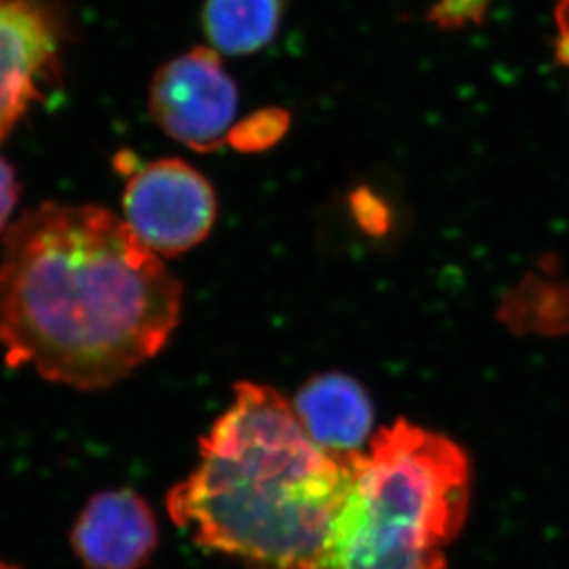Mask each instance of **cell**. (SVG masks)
<instances>
[{
    "instance_id": "cell-1",
    "label": "cell",
    "mask_w": 569,
    "mask_h": 569,
    "mask_svg": "<svg viewBox=\"0 0 569 569\" xmlns=\"http://www.w3.org/2000/svg\"><path fill=\"white\" fill-rule=\"evenodd\" d=\"M181 307L176 274L109 210L44 203L6 229L0 347L11 369L106 389L164 349Z\"/></svg>"
},
{
    "instance_id": "cell-2",
    "label": "cell",
    "mask_w": 569,
    "mask_h": 569,
    "mask_svg": "<svg viewBox=\"0 0 569 569\" xmlns=\"http://www.w3.org/2000/svg\"><path fill=\"white\" fill-rule=\"evenodd\" d=\"M349 456L319 448L273 387L240 381L198 467L168 492V515L243 569H322Z\"/></svg>"
},
{
    "instance_id": "cell-3",
    "label": "cell",
    "mask_w": 569,
    "mask_h": 569,
    "mask_svg": "<svg viewBox=\"0 0 569 569\" xmlns=\"http://www.w3.org/2000/svg\"><path fill=\"white\" fill-rule=\"evenodd\" d=\"M470 500V468L450 439L397 422L349 456L322 569H446Z\"/></svg>"
},
{
    "instance_id": "cell-4",
    "label": "cell",
    "mask_w": 569,
    "mask_h": 569,
    "mask_svg": "<svg viewBox=\"0 0 569 569\" xmlns=\"http://www.w3.org/2000/svg\"><path fill=\"white\" fill-rule=\"evenodd\" d=\"M122 207L134 237L159 257H179L199 246L218 214L209 179L179 159H159L133 172Z\"/></svg>"
},
{
    "instance_id": "cell-5",
    "label": "cell",
    "mask_w": 569,
    "mask_h": 569,
    "mask_svg": "<svg viewBox=\"0 0 569 569\" xmlns=\"http://www.w3.org/2000/svg\"><path fill=\"white\" fill-rule=\"evenodd\" d=\"M237 113V83L212 47L173 58L151 81V119L192 150L212 151L226 144Z\"/></svg>"
},
{
    "instance_id": "cell-6",
    "label": "cell",
    "mask_w": 569,
    "mask_h": 569,
    "mask_svg": "<svg viewBox=\"0 0 569 569\" xmlns=\"http://www.w3.org/2000/svg\"><path fill=\"white\" fill-rule=\"evenodd\" d=\"M67 39L56 0H0V142L58 83Z\"/></svg>"
},
{
    "instance_id": "cell-7",
    "label": "cell",
    "mask_w": 569,
    "mask_h": 569,
    "mask_svg": "<svg viewBox=\"0 0 569 569\" xmlns=\"http://www.w3.org/2000/svg\"><path fill=\"white\" fill-rule=\"evenodd\" d=\"M70 546L86 569H140L159 548V526L139 492L103 490L81 510Z\"/></svg>"
},
{
    "instance_id": "cell-8",
    "label": "cell",
    "mask_w": 569,
    "mask_h": 569,
    "mask_svg": "<svg viewBox=\"0 0 569 569\" xmlns=\"http://www.w3.org/2000/svg\"><path fill=\"white\" fill-rule=\"evenodd\" d=\"M293 409L308 437L333 456L360 451L371 431V400L358 381L341 372H328L305 383Z\"/></svg>"
},
{
    "instance_id": "cell-9",
    "label": "cell",
    "mask_w": 569,
    "mask_h": 569,
    "mask_svg": "<svg viewBox=\"0 0 569 569\" xmlns=\"http://www.w3.org/2000/svg\"><path fill=\"white\" fill-rule=\"evenodd\" d=\"M280 19L282 0H204V36L220 54L262 50L279 32Z\"/></svg>"
},
{
    "instance_id": "cell-10",
    "label": "cell",
    "mask_w": 569,
    "mask_h": 569,
    "mask_svg": "<svg viewBox=\"0 0 569 569\" xmlns=\"http://www.w3.org/2000/svg\"><path fill=\"white\" fill-rule=\"evenodd\" d=\"M290 117L280 109H266L232 126L227 142L240 151H262L279 142L288 131Z\"/></svg>"
},
{
    "instance_id": "cell-11",
    "label": "cell",
    "mask_w": 569,
    "mask_h": 569,
    "mask_svg": "<svg viewBox=\"0 0 569 569\" xmlns=\"http://www.w3.org/2000/svg\"><path fill=\"white\" fill-rule=\"evenodd\" d=\"M495 0H437L430 19L441 28H461L478 24Z\"/></svg>"
},
{
    "instance_id": "cell-12",
    "label": "cell",
    "mask_w": 569,
    "mask_h": 569,
    "mask_svg": "<svg viewBox=\"0 0 569 569\" xmlns=\"http://www.w3.org/2000/svg\"><path fill=\"white\" fill-rule=\"evenodd\" d=\"M19 179H17L16 168L0 157V232H4L10 227L11 216L19 201Z\"/></svg>"
},
{
    "instance_id": "cell-13",
    "label": "cell",
    "mask_w": 569,
    "mask_h": 569,
    "mask_svg": "<svg viewBox=\"0 0 569 569\" xmlns=\"http://www.w3.org/2000/svg\"><path fill=\"white\" fill-rule=\"evenodd\" d=\"M557 24H559L557 54H559V60L562 63L569 64V0H559Z\"/></svg>"
},
{
    "instance_id": "cell-14",
    "label": "cell",
    "mask_w": 569,
    "mask_h": 569,
    "mask_svg": "<svg viewBox=\"0 0 569 569\" xmlns=\"http://www.w3.org/2000/svg\"><path fill=\"white\" fill-rule=\"evenodd\" d=\"M0 569H19V568H17V566L6 565V562H2V560H0Z\"/></svg>"
}]
</instances>
